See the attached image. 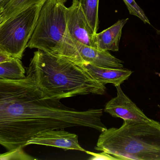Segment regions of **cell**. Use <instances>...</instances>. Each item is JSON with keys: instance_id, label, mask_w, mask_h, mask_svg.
<instances>
[{"instance_id": "obj_11", "label": "cell", "mask_w": 160, "mask_h": 160, "mask_svg": "<svg viewBox=\"0 0 160 160\" xmlns=\"http://www.w3.org/2000/svg\"><path fill=\"white\" fill-rule=\"evenodd\" d=\"M128 19L127 18L119 20L107 29L95 34L97 49L100 51H118L122 29Z\"/></svg>"}, {"instance_id": "obj_10", "label": "cell", "mask_w": 160, "mask_h": 160, "mask_svg": "<svg viewBox=\"0 0 160 160\" xmlns=\"http://www.w3.org/2000/svg\"><path fill=\"white\" fill-rule=\"evenodd\" d=\"M83 66L94 79L104 85L111 83L115 86L120 85L132 73L128 69L102 67L88 63Z\"/></svg>"}, {"instance_id": "obj_7", "label": "cell", "mask_w": 160, "mask_h": 160, "mask_svg": "<svg viewBox=\"0 0 160 160\" xmlns=\"http://www.w3.org/2000/svg\"><path fill=\"white\" fill-rule=\"evenodd\" d=\"M117 96L109 101L104 107V111L114 117L123 120L146 121L150 118L124 93L120 85L116 86Z\"/></svg>"}, {"instance_id": "obj_14", "label": "cell", "mask_w": 160, "mask_h": 160, "mask_svg": "<svg viewBox=\"0 0 160 160\" xmlns=\"http://www.w3.org/2000/svg\"><path fill=\"white\" fill-rule=\"evenodd\" d=\"M130 14L136 16L142 21L144 23L151 24L149 20L144 11L138 5L135 0H123Z\"/></svg>"}, {"instance_id": "obj_3", "label": "cell", "mask_w": 160, "mask_h": 160, "mask_svg": "<svg viewBox=\"0 0 160 160\" xmlns=\"http://www.w3.org/2000/svg\"><path fill=\"white\" fill-rule=\"evenodd\" d=\"M95 148L117 160H160V123L124 120L101 132Z\"/></svg>"}, {"instance_id": "obj_12", "label": "cell", "mask_w": 160, "mask_h": 160, "mask_svg": "<svg viewBox=\"0 0 160 160\" xmlns=\"http://www.w3.org/2000/svg\"><path fill=\"white\" fill-rule=\"evenodd\" d=\"M47 1V0H7L2 5L4 11L5 20L7 19L24 8L34 5L43 4Z\"/></svg>"}, {"instance_id": "obj_16", "label": "cell", "mask_w": 160, "mask_h": 160, "mask_svg": "<svg viewBox=\"0 0 160 160\" xmlns=\"http://www.w3.org/2000/svg\"><path fill=\"white\" fill-rule=\"evenodd\" d=\"M13 58L14 57H11L8 54L0 51V63L6 62V61H9V60L13 59Z\"/></svg>"}, {"instance_id": "obj_4", "label": "cell", "mask_w": 160, "mask_h": 160, "mask_svg": "<svg viewBox=\"0 0 160 160\" xmlns=\"http://www.w3.org/2000/svg\"><path fill=\"white\" fill-rule=\"evenodd\" d=\"M67 0H47L42 6L27 48L83 65L82 60L67 24L65 5Z\"/></svg>"}, {"instance_id": "obj_13", "label": "cell", "mask_w": 160, "mask_h": 160, "mask_svg": "<svg viewBox=\"0 0 160 160\" xmlns=\"http://www.w3.org/2000/svg\"><path fill=\"white\" fill-rule=\"evenodd\" d=\"M80 3L93 32L97 34L99 28V0H82Z\"/></svg>"}, {"instance_id": "obj_8", "label": "cell", "mask_w": 160, "mask_h": 160, "mask_svg": "<svg viewBox=\"0 0 160 160\" xmlns=\"http://www.w3.org/2000/svg\"><path fill=\"white\" fill-rule=\"evenodd\" d=\"M78 135L61 129L45 131L30 139L26 146L38 145L58 147L65 150H75L85 152L78 142Z\"/></svg>"}, {"instance_id": "obj_15", "label": "cell", "mask_w": 160, "mask_h": 160, "mask_svg": "<svg viewBox=\"0 0 160 160\" xmlns=\"http://www.w3.org/2000/svg\"><path fill=\"white\" fill-rule=\"evenodd\" d=\"M85 152L88 155L92 156V157L89 158L90 160H117L113 156L103 152H102V153H98V154L88 151H86Z\"/></svg>"}, {"instance_id": "obj_18", "label": "cell", "mask_w": 160, "mask_h": 160, "mask_svg": "<svg viewBox=\"0 0 160 160\" xmlns=\"http://www.w3.org/2000/svg\"><path fill=\"white\" fill-rule=\"evenodd\" d=\"M7 0H0V7H2L3 4Z\"/></svg>"}, {"instance_id": "obj_2", "label": "cell", "mask_w": 160, "mask_h": 160, "mask_svg": "<svg viewBox=\"0 0 160 160\" xmlns=\"http://www.w3.org/2000/svg\"><path fill=\"white\" fill-rule=\"evenodd\" d=\"M26 77L49 98L103 95L106 91L105 85L94 79L83 65L40 50L34 53L26 68Z\"/></svg>"}, {"instance_id": "obj_19", "label": "cell", "mask_w": 160, "mask_h": 160, "mask_svg": "<svg viewBox=\"0 0 160 160\" xmlns=\"http://www.w3.org/2000/svg\"><path fill=\"white\" fill-rule=\"evenodd\" d=\"M157 33L158 34L160 35V30H157Z\"/></svg>"}, {"instance_id": "obj_21", "label": "cell", "mask_w": 160, "mask_h": 160, "mask_svg": "<svg viewBox=\"0 0 160 160\" xmlns=\"http://www.w3.org/2000/svg\"><path fill=\"white\" fill-rule=\"evenodd\" d=\"M158 74L159 76L160 77V73H158Z\"/></svg>"}, {"instance_id": "obj_9", "label": "cell", "mask_w": 160, "mask_h": 160, "mask_svg": "<svg viewBox=\"0 0 160 160\" xmlns=\"http://www.w3.org/2000/svg\"><path fill=\"white\" fill-rule=\"evenodd\" d=\"M80 57L86 64H91L102 67L123 69V62L112 55L108 51H100L74 40Z\"/></svg>"}, {"instance_id": "obj_1", "label": "cell", "mask_w": 160, "mask_h": 160, "mask_svg": "<svg viewBox=\"0 0 160 160\" xmlns=\"http://www.w3.org/2000/svg\"><path fill=\"white\" fill-rule=\"evenodd\" d=\"M86 114L49 98L30 78L0 79V145L18 151L42 132L83 126Z\"/></svg>"}, {"instance_id": "obj_20", "label": "cell", "mask_w": 160, "mask_h": 160, "mask_svg": "<svg viewBox=\"0 0 160 160\" xmlns=\"http://www.w3.org/2000/svg\"><path fill=\"white\" fill-rule=\"evenodd\" d=\"M79 1L80 3H81V2H82V0H79Z\"/></svg>"}, {"instance_id": "obj_17", "label": "cell", "mask_w": 160, "mask_h": 160, "mask_svg": "<svg viewBox=\"0 0 160 160\" xmlns=\"http://www.w3.org/2000/svg\"><path fill=\"white\" fill-rule=\"evenodd\" d=\"M5 20L4 11L2 7H0V24Z\"/></svg>"}, {"instance_id": "obj_6", "label": "cell", "mask_w": 160, "mask_h": 160, "mask_svg": "<svg viewBox=\"0 0 160 160\" xmlns=\"http://www.w3.org/2000/svg\"><path fill=\"white\" fill-rule=\"evenodd\" d=\"M67 24L72 39L87 46L96 48L95 34L79 0H72L66 9Z\"/></svg>"}, {"instance_id": "obj_5", "label": "cell", "mask_w": 160, "mask_h": 160, "mask_svg": "<svg viewBox=\"0 0 160 160\" xmlns=\"http://www.w3.org/2000/svg\"><path fill=\"white\" fill-rule=\"evenodd\" d=\"M43 4L22 9L0 24V51L21 59L33 33Z\"/></svg>"}]
</instances>
